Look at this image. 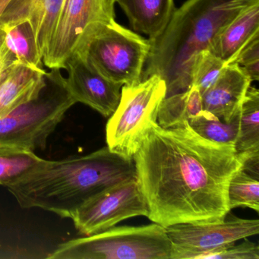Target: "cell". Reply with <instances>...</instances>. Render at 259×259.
Segmentation results:
<instances>
[{
    "label": "cell",
    "mask_w": 259,
    "mask_h": 259,
    "mask_svg": "<svg viewBox=\"0 0 259 259\" xmlns=\"http://www.w3.org/2000/svg\"><path fill=\"white\" fill-rule=\"evenodd\" d=\"M135 177L133 159L113 152L107 146L81 157L44 160L6 187L23 208L37 207L72 218L95 195Z\"/></svg>",
    "instance_id": "cell-2"
},
{
    "label": "cell",
    "mask_w": 259,
    "mask_h": 259,
    "mask_svg": "<svg viewBox=\"0 0 259 259\" xmlns=\"http://www.w3.org/2000/svg\"><path fill=\"white\" fill-rule=\"evenodd\" d=\"M148 215V206L136 176L95 195L71 219L79 233L91 236L128 218Z\"/></svg>",
    "instance_id": "cell-10"
},
{
    "label": "cell",
    "mask_w": 259,
    "mask_h": 259,
    "mask_svg": "<svg viewBox=\"0 0 259 259\" xmlns=\"http://www.w3.org/2000/svg\"><path fill=\"white\" fill-rule=\"evenodd\" d=\"M114 5L113 0H66L44 56V65L50 69H65L94 25L114 20Z\"/></svg>",
    "instance_id": "cell-9"
},
{
    "label": "cell",
    "mask_w": 259,
    "mask_h": 259,
    "mask_svg": "<svg viewBox=\"0 0 259 259\" xmlns=\"http://www.w3.org/2000/svg\"><path fill=\"white\" fill-rule=\"evenodd\" d=\"M243 156L242 169L259 180V151L241 152Z\"/></svg>",
    "instance_id": "cell-26"
},
{
    "label": "cell",
    "mask_w": 259,
    "mask_h": 259,
    "mask_svg": "<svg viewBox=\"0 0 259 259\" xmlns=\"http://www.w3.org/2000/svg\"><path fill=\"white\" fill-rule=\"evenodd\" d=\"M10 2H11V0H0V17L2 16L4 10H6Z\"/></svg>",
    "instance_id": "cell-28"
},
{
    "label": "cell",
    "mask_w": 259,
    "mask_h": 259,
    "mask_svg": "<svg viewBox=\"0 0 259 259\" xmlns=\"http://www.w3.org/2000/svg\"><path fill=\"white\" fill-rule=\"evenodd\" d=\"M166 230L171 242L170 259H204L212 251L258 234L259 221L230 214L218 222L177 224Z\"/></svg>",
    "instance_id": "cell-8"
},
{
    "label": "cell",
    "mask_w": 259,
    "mask_h": 259,
    "mask_svg": "<svg viewBox=\"0 0 259 259\" xmlns=\"http://www.w3.org/2000/svg\"><path fill=\"white\" fill-rule=\"evenodd\" d=\"M46 71L16 63L0 75V117L29 99L43 85Z\"/></svg>",
    "instance_id": "cell-15"
},
{
    "label": "cell",
    "mask_w": 259,
    "mask_h": 259,
    "mask_svg": "<svg viewBox=\"0 0 259 259\" xmlns=\"http://www.w3.org/2000/svg\"><path fill=\"white\" fill-rule=\"evenodd\" d=\"M239 115H238L230 122H224L204 110L192 117L189 124L194 131L208 140L235 145L239 130Z\"/></svg>",
    "instance_id": "cell-21"
},
{
    "label": "cell",
    "mask_w": 259,
    "mask_h": 259,
    "mask_svg": "<svg viewBox=\"0 0 259 259\" xmlns=\"http://www.w3.org/2000/svg\"><path fill=\"white\" fill-rule=\"evenodd\" d=\"M259 34V2L254 3L232 19L216 36L210 50L226 65L233 63L241 50Z\"/></svg>",
    "instance_id": "cell-14"
},
{
    "label": "cell",
    "mask_w": 259,
    "mask_h": 259,
    "mask_svg": "<svg viewBox=\"0 0 259 259\" xmlns=\"http://www.w3.org/2000/svg\"><path fill=\"white\" fill-rule=\"evenodd\" d=\"M257 2L259 0H187L175 9L163 32L148 39L151 48L141 81L158 75L166 83V97L187 91L194 57L209 49L232 19Z\"/></svg>",
    "instance_id": "cell-3"
},
{
    "label": "cell",
    "mask_w": 259,
    "mask_h": 259,
    "mask_svg": "<svg viewBox=\"0 0 259 259\" xmlns=\"http://www.w3.org/2000/svg\"><path fill=\"white\" fill-rule=\"evenodd\" d=\"M259 180L242 169L234 174L228 188L230 208L248 207L259 212Z\"/></svg>",
    "instance_id": "cell-22"
},
{
    "label": "cell",
    "mask_w": 259,
    "mask_h": 259,
    "mask_svg": "<svg viewBox=\"0 0 259 259\" xmlns=\"http://www.w3.org/2000/svg\"><path fill=\"white\" fill-rule=\"evenodd\" d=\"M17 63L14 57L9 52L2 40H0V75L14 63Z\"/></svg>",
    "instance_id": "cell-27"
},
{
    "label": "cell",
    "mask_w": 259,
    "mask_h": 259,
    "mask_svg": "<svg viewBox=\"0 0 259 259\" xmlns=\"http://www.w3.org/2000/svg\"><path fill=\"white\" fill-rule=\"evenodd\" d=\"M225 66L226 63L210 50L201 51L191 64V85L196 86L202 95L218 79Z\"/></svg>",
    "instance_id": "cell-23"
},
{
    "label": "cell",
    "mask_w": 259,
    "mask_h": 259,
    "mask_svg": "<svg viewBox=\"0 0 259 259\" xmlns=\"http://www.w3.org/2000/svg\"><path fill=\"white\" fill-rule=\"evenodd\" d=\"M233 63H236L251 81L259 80V34L241 50Z\"/></svg>",
    "instance_id": "cell-24"
},
{
    "label": "cell",
    "mask_w": 259,
    "mask_h": 259,
    "mask_svg": "<svg viewBox=\"0 0 259 259\" xmlns=\"http://www.w3.org/2000/svg\"><path fill=\"white\" fill-rule=\"evenodd\" d=\"M136 32L150 40L158 37L169 22L175 7L174 0H116Z\"/></svg>",
    "instance_id": "cell-16"
},
{
    "label": "cell",
    "mask_w": 259,
    "mask_h": 259,
    "mask_svg": "<svg viewBox=\"0 0 259 259\" xmlns=\"http://www.w3.org/2000/svg\"><path fill=\"white\" fill-rule=\"evenodd\" d=\"M166 228L148 225L113 227L96 234L63 242L48 256L53 259H170Z\"/></svg>",
    "instance_id": "cell-5"
},
{
    "label": "cell",
    "mask_w": 259,
    "mask_h": 259,
    "mask_svg": "<svg viewBox=\"0 0 259 259\" xmlns=\"http://www.w3.org/2000/svg\"><path fill=\"white\" fill-rule=\"evenodd\" d=\"M113 2L115 3V4H116V0H113Z\"/></svg>",
    "instance_id": "cell-29"
},
{
    "label": "cell",
    "mask_w": 259,
    "mask_h": 259,
    "mask_svg": "<svg viewBox=\"0 0 259 259\" xmlns=\"http://www.w3.org/2000/svg\"><path fill=\"white\" fill-rule=\"evenodd\" d=\"M165 81L151 75L121 89L119 104L106 126L107 147L113 152L133 159L157 122L159 109L166 98Z\"/></svg>",
    "instance_id": "cell-7"
},
{
    "label": "cell",
    "mask_w": 259,
    "mask_h": 259,
    "mask_svg": "<svg viewBox=\"0 0 259 259\" xmlns=\"http://www.w3.org/2000/svg\"><path fill=\"white\" fill-rule=\"evenodd\" d=\"M133 159L153 222L166 228L218 222L230 213L229 184L243 161L233 144L208 140L189 122L172 128L155 122Z\"/></svg>",
    "instance_id": "cell-1"
},
{
    "label": "cell",
    "mask_w": 259,
    "mask_h": 259,
    "mask_svg": "<svg viewBox=\"0 0 259 259\" xmlns=\"http://www.w3.org/2000/svg\"><path fill=\"white\" fill-rule=\"evenodd\" d=\"M0 40L17 63L43 70V59L29 21H20L1 27Z\"/></svg>",
    "instance_id": "cell-17"
},
{
    "label": "cell",
    "mask_w": 259,
    "mask_h": 259,
    "mask_svg": "<svg viewBox=\"0 0 259 259\" xmlns=\"http://www.w3.org/2000/svg\"><path fill=\"white\" fill-rule=\"evenodd\" d=\"M65 2L66 0H11L0 17V28L29 21L43 59Z\"/></svg>",
    "instance_id": "cell-13"
},
{
    "label": "cell",
    "mask_w": 259,
    "mask_h": 259,
    "mask_svg": "<svg viewBox=\"0 0 259 259\" xmlns=\"http://www.w3.org/2000/svg\"><path fill=\"white\" fill-rule=\"evenodd\" d=\"M251 83L237 64H227L215 82L202 94L204 110L224 122H230L239 115Z\"/></svg>",
    "instance_id": "cell-12"
},
{
    "label": "cell",
    "mask_w": 259,
    "mask_h": 259,
    "mask_svg": "<svg viewBox=\"0 0 259 259\" xmlns=\"http://www.w3.org/2000/svg\"><path fill=\"white\" fill-rule=\"evenodd\" d=\"M204 110L202 95L195 85L186 92L166 97L162 101L157 123L163 128H172L189 122Z\"/></svg>",
    "instance_id": "cell-18"
},
{
    "label": "cell",
    "mask_w": 259,
    "mask_h": 259,
    "mask_svg": "<svg viewBox=\"0 0 259 259\" xmlns=\"http://www.w3.org/2000/svg\"><path fill=\"white\" fill-rule=\"evenodd\" d=\"M237 152L259 151V91L250 86L239 113Z\"/></svg>",
    "instance_id": "cell-19"
},
{
    "label": "cell",
    "mask_w": 259,
    "mask_h": 259,
    "mask_svg": "<svg viewBox=\"0 0 259 259\" xmlns=\"http://www.w3.org/2000/svg\"><path fill=\"white\" fill-rule=\"evenodd\" d=\"M60 70L46 72L45 83L33 96L0 117V147L45 149L65 113L76 104Z\"/></svg>",
    "instance_id": "cell-4"
},
{
    "label": "cell",
    "mask_w": 259,
    "mask_h": 259,
    "mask_svg": "<svg viewBox=\"0 0 259 259\" xmlns=\"http://www.w3.org/2000/svg\"><path fill=\"white\" fill-rule=\"evenodd\" d=\"M44 161L34 151L0 147V185L7 186L28 174Z\"/></svg>",
    "instance_id": "cell-20"
},
{
    "label": "cell",
    "mask_w": 259,
    "mask_h": 259,
    "mask_svg": "<svg viewBox=\"0 0 259 259\" xmlns=\"http://www.w3.org/2000/svg\"><path fill=\"white\" fill-rule=\"evenodd\" d=\"M150 48L148 39L124 28L114 19L94 25L75 52L84 55L113 82L133 85L141 81Z\"/></svg>",
    "instance_id": "cell-6"
},
{
    "label": "cell",
    "mask_w": 259,
    "mask_h": 259,
    "mask_svg": "<svg viewBox=\"0 0 259 259\" xmlns=\"http://www.w3.org/2000/svg\"><path fill=\"white\" fill-rule=\"evenodd\" d=\"M245 240L238 245H230L227 248L212 251L204 259H259V246L257 243Z\"/></svg>",
    "instance_id": "cell-25"
},
{
    "label": "cell",
    "mask_w": 259,
    "mask_h": 259,
    "mask_svg": "<svg viewBox=\"0 0 259 259\" xmlns=\"http://www.w3.org/2000/svg\"><path fill=\"white\" fill-rule=\"evenodd\" d=\"M68 89L76 103L89 106L104 117L119 104L122 86L106 78L82 54L75 52L66 64Z\"/></svg>",
    "instance_id": "cell-11"
}]
</instances>
